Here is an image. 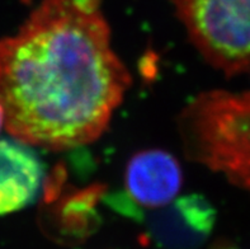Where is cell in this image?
<instances>
[{"mask_svg": "<svg viewBox=\"0 0 250 249\" xmlns=\"http://www.w3.org/2000/svg\"><path fill=\"white\" fill-rule=\"evenodd\" d=\"M130 85L101 0H42L16 35L0 40L5 129L27 145L95 141Z\"/></svg>", "mask_w": 250, "mask_h": 249, "instance_id": "6da1fadb", "label": "cell"}, {"mask_svg": "<svg viewBox=\"0 0 250 249\" xmlns=\"http://www.w3.org/2000/svg\"><path fill=\"white\" fill-rule=\"evenodd\" d=\"M186 155L250 195V91L201 93L184 108Z\"/></svg>", "mask_w": 250, "mask_h": 249, "instance_id": "7a4b0ae2", "label": "cell"}, {"mask_svg": "<svg viewBox=\"0 0 250 249\" xmlns=\"http://www.w3.org/2000/svg\"><path fill=\"white\" fill-rule=\"evenodd\" d=\"M205 60L228 76L250 70V0H173Z\"/></svg>", "mask_w": 250, "mask_h": 249, "instance_id": "3957f363", "label": "cell"}, {"mask_svg": "<svg viewBox=\"0 0 250 249\" xmlns=\"http://www.w3.org/2000/svg\"><path fill=\"white\" fill-rule=\"evenodd\" d=\"M140 218L149 239L160 248L197 249L212 233L216 211L203 196L187 195Z\"/></svg>", "mask_w": 250, "mask_h": 249, "instance_id": "277c9868", "label": "cell"}, {"mask_svg": "<svg viewBox=\"0 0 250 249\" xmlns=\"http://www.w3.org/2000/svg\"><path fill=\"white\" fill-rule=\"evenodd\" d=\"M125 184L130 202L136 204L125 214L136 216L143 208L156 210L174 201L183 186V172L174 155L162 149H149L130 159Z\"/></svg>", "mask_w": 250, "mask_h": 249, "instance_id": "5b68a950", "label": "cell"}, {"mask_svg": "<svg viewBox=\"0 0 250 249\" xmlns=\"http://www.w3.org/2000/svg\"><path fill=\"white\" fill-rule=\"evenodd\" d=\"M43 165L27 144L0 141V216L19 211L37 199Z\"/></svg>", "mask_w": 250, "mask_h": 249, "instance_id": "8992f818", "label": "cell"}, {"mask_svg": "<svg viewBox=\"0 0 250 249\" xmlns=\"http://www.w3.org/2000/svg\"><path fill=\"white\" fill-rule=\"evenodd\" d=\"M4 125H5V113H4L3 106L0 104V131H1Z\"/></svg>", "mask_w": 250, "mask_h": 249, "instance_id": "52a82bcc", "label": "cell"}]
</instances>
